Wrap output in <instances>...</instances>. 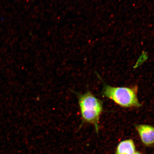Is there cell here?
<instances>
[{
	"instance_id": "obj_1",
	"label": "cell",
	"mask_w": 154,
	"mask_h": 154,
	"mask_svg": "<svg viewBox=\"0 0 154 154\" xmlns=\"http://www.w3.org/2000/svg\"><path fill=\"white\" fill-rule=\"evenodd\" d=\"M74 92L78 98L82 119L81 126L85 123L93 125L98 134L100 117L103 111V103L88 91L84 94Z\"/></svg>"
},
{
	"instance_id": "obj_2",
	"label": "cell",
	"mask_w": 154,
	"mask_h": 154,
	"mask_svg": "<svg viewBox=\"0 0 154 154\" xmlns=\"http://www.w3.org/2000/svg\"><path fill=\"white\" fill-rule=\"evenodd\" d=\"M136 87H115L103 83L102 94L123 107L141 106L137 97Z\"/></svg>"
},
{
	"instance_id": "obj_4",
	"label": "cell",
	"mask_w": 154,
	"mask_h": 154,
	"mask_svg": "<svg viewBox=\"0 0 154 154\" xmlns=\"http://www.w3.org/2000/svg\"><path fill=\"white\" fill-rule=\"evenodd\" d=\"M136 152L133 140L129 139L121 141L117 146L116 154H134Z\"/></svg>"
},
{
	"instance_id": "obj_5",
	"label": "cell",
	"mask_w": 154,
	"mask_h": 154,
	"mask_svg": "<svg viewBox=\"0 0 154 154\" xmlns=\"http://www.w3.org/2000/svg\"><path fill=\"white\" fill-rule=\"evenodd\" d=\"M134 154H142L139 152H136Z\"/></svg>"
},
{
	"instance_id": "obj_3",
	"label": "cell",
	"mask_w": 154,
	"mask_h": 154,
	"mask_svg": "<svg viewBox=\"0 0 154 154\" xmlns=\"http://www.w3.org/2000/svg\"><path fill=\"white\" fill-rule=\"evenodd\" d=\"M135 128L141 141L146 146L154 144V127L149 125H136Z\"/></svg>"
}]
</instances>
